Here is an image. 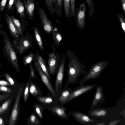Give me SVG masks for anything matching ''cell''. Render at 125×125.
Returning <instances> with one entry per match:
<instances>
[{
  "instance_id": "obj_1",
  "label": "cell",
  "mask_w": 125,
  "mask_h": 125,
  "mask_svg": "<svg viewBox=\"0 0 125 125\" xmlns=\"http://www.w3.org/2000/svg\"><path fill=\"white\" fill-rule=\"evenodd\" d=\"M67 57L70 60L68 64V79L66 87L69 84L76 83L77 78L82 74H85V71L82 65L74 54L70 50L65 52Z\"/></svg>"
},
{
  "instance_id": "obj_2",
  "label": "cell",
  "mask_w": 125,
  "mask_h": 125,
  "mask_svg": "<svg viewBox=\"0 0 125 125\" xmlns=\"http://www.w3.org/2000/svg\"><path fill=\"white\" fill-rule=\"evenodd\" d=\"M0 34L2 35L3 37V41L4 45L3 53L17 72H19L20 71V67L17 52L14 45L5 32L2 31Z\"/></svg>"
},
{
  "instance_id": "obj_3",
  "label": "cell",
  "mask_w": 125,
  "mask_h": 125,
  "mask_svg": "<svg viewBox=\"0 0 125 125\" xmlns=\"http://www.w3.org/2000/svg\"><path fill=\"white\" fill-rule=\"evenodd\" d=\"M108 64L107 61H100L94 64L89 71L85 74L84 77L79 83V84H83L90 79L94 80L98 78Z\"/></svg>"
},
{
  "instance_id": "obj_4",
  "label": "cell",
  "mask_w": 125,
  "mask_h": 125,
  "mask_svg": "<svg viewBox=\"0 0 125 125\" xmlns=\"http://www.w3.org/2000/svg\"><path fill=\"white\" fill-rule=\"evenodd\" d=\"M32 43V37L28 32L25 35L18 39L14 40L13 43L15 49L20 55L24 53L25 51L31 48Z\"/></svg>"
},
{
  "instance_id": "obj_5",
  "label": "cell",
  "mask_w": 125,
  "mask_h": 125,
  "mask_svg": "<svg viewBox=\"0 0 125 125\" xmlns=\"http://www.w3.org/2000/svg\"><path fill=\"white\" fill-rule=\"evenodd\" d=\"M22 87L21 86L15 98L8 123V125H15L19 119L20 110V100Z\"/></svg>"
},
{
  "instance_id": "obj_6",
  "label": "cell",
  "mask_w": 125,
  "mask_h": 125,
  "mask_svg": "<svg viewBox=\"0 0 125 125\" xmlns=\"http://www.w3.org/2000/svg\"><path fill=\"white\" fill-rule=\"evenodd\" d=\"M53 52L50 53L48 58V69L50 75L57 73L60 61V56L58 53H56L55 46L52 45Z\"/></svg>"
},
{
  "instance_id": "obj_7",
  "label": "cell",
  "mask_w": 125,
  "mask_h": 125,
  "mask_svg": "<svg viewBox=\"0 0 125 125\" xmlns=\"http://www.w3.org/2000/svg\"><path fill=\"white\" fill-rule=\"evenodd\" d=\"M113 108H105L103 107L95 108L90 109L88 115L91 117L97 119H105L108 117L110 113L114 110Z\"/></svg>"
},
{
  "instance_id": "obj_8",
  "label": "cell",
  "mask_w": 125,
  "mask_h": 125,
  "mask_svg": "<svg viewBox=\"0 0 125 125\" xmlns=\"http://www.w3.org/2000/svg\"><path fill=\"white\" fill-rule=\"evenodd\" d=\"M33 60L35 68L38 73L42 82L51 93L53 96H55V93L50 83L49 79L42 70L35 54Z\"/></svg>"
},
{
  "instance_id": "obj_9",
  "label": "cell",
  "mask_w": 125,
  "mask_h": 125,
  "mask_svg": "<svg viewBox=\"0 0 125 125\" xmlns=\"http://www.w3.org/2000/svg\"><path fill=\"white\" fill-rule=\"evenodd\" d=\"M72 115L77 122L85 125H95L100 121L91 117L88 115L79 111L73 112Z\"/></svg>"
},
{
  "instance_id": "obj_10",
  "label": "cell",
  "mask_w": 125,
  "mask_h": 125,
  "mask_svg": "<svg viewBox=\"0 0 125 125\" xmlns=\"http://www.w3.org/2000/svg\"><path fill=\"white\" fill-rule=\"evenodd\" d=\"M86 11V7L84 2L80 4L79 7L76 9V23L81 30L83 29L85 25Z\"/></svg>"
},
{
  "instance_id": "obj_11",
  "label": "cell",
  "mask_w": 125,
  "mask_h": 125,
  "mask_svg": "<svg viewBox=\"0 0 125 125\" xmlns=\"http://www.w3.org/2000/svg\"><path fill=\"white\" fill-rule=\"evenodd\" d=\"M96 86V85L94 84H89L85 85H83V84L80 85L73 91H72L66 103L88 92L95 88Z\"/></svg>"
},
{
  "instance_id": "obj_12",
  "label": "cell",
  "mask_w": 125,
  "mask_h": 125,
  "mask_svg": "<svg viewBox=\"0 0 125 125\" xmlns=\"http://www.w3.org/2000/svg\"><path fill=\"white\" fill-rule=\"evenodd\" d=\"M66 62L65 55L63 54L60 60L59 66L58 69L56 80L55 89L56 92H58L59 89L62 85L63 79L64 70V66Z\"/></svg>"
},
{
  "instance_id": "obj_13",
  "label": "cell",
  "mask_w": 125,
  "mask_h": 125,
  "mask_svg": "<svg viewBox=\"0 0 125 125\" xmlns=\"http://www.w3.org/2000/svg\"><path fill=\"white\" fill-rule=\"evenodd\" d=\"M39 11L44 30L46 33L49 34L52 32L54 27L44 10L42 8H39Z\"/></svg>"
},
{
  "instance_id": "obj_14",
  "label": "cell",
  "mask_w": 125,
  "mask_h": 125,
  "mask_svg": "<svg viewBox=\"0 0 125 125\" xmlns=\"http://www.w3.org/2000/svg\"><path fill=\"white\" fill-rule=\"evenodd\" d=\"M105 95L102 86H99L96 89L94 99L92 103L90 109L95 108L99 103L104 102Z\"/></svg>"
},
{
  "instance_id": "obj_15",
  "label": "cell",
  "mask_w": 125,
  "mask_h": 125,
  "mask_svg": "<svg viewBox=\"0 0 125 125\" xmlns=\"http://www.w3.org/2000/svg\"><path fill=\"white\" fill-rule=\"evenodd\" d=\"M24 3L29 19H33L35 8L34 0H24Z\"/></svg>"
},
{
  "instance_id": "obj_16",
  "label": "cell",
  "mask_w": 125,
  "mask_h": 125,
  "mask_svg": "<svg viewBox=\"0 0 125 125\" xmlns=\"http://www.w3.org/2000/svg\"><path fill=\"white\" fill-rule=\"evenodd\" d=\"M6 21L9 29L10 32L12 37L14 40L19 39L20 36L15 26L10 17L8 15L6 18Z\"/></svg>"
},
{
  "instance_id": "obj_17",
  "label": "cell",
  "mask_w": 125,
  "mask_h": 125,
  "mask_svg": "<svg viewBox=\"0 0 125 125\" xmlns=\"http://www.w3.org/2000/svg\"><path fill=\"white\" fill-rule=\"evenodd\" d=\"M34 54L43 72L47 76L49 79H50V74L44 60L40 55L38 52H37Z\"/></svg>"
},
{
  "instance_id": "obj_18",
  "label": "cell",
  "mask_w": 125,
  "mask_h": 125,
  "mask_svg": "<svg viewBox=\"0 0 125 125\" xmlns=\"http://www.w3.org/2000/svg\"><path fill=\"white\" fill-rule=\"evenodd\" d=\"M14 98V95L11 96L0 105V115L6 113L10 107Z\"/></svg>"
},
{
  "instance_id": "obj_19",
  "label": "cell",
  "mask_w": 125,
  "mask_h": 125,
  "mask_svg": "<svg viewBox=\"0 0 125 125\" xmlns=\"http://www.w3.org/2000/svg\"><path fill=\"white\" fill-rule=\"evenodd\" d=\"M35 41L40 50H43V46L42 37L40 32L37 27H35L34 28Z\"/></svg>"
},
{
  "instance_id": "obj_20",
  "label": "cell",
  "mask_w": 125,
  "mask_h": 125,
  "mask_svg": "<svg viewBox=\"0 0 125 125\" xmlns=\"http://www.w3.org/2000/svg\"><path fill=\"white\" fill-rule=\"evenodd\" d=\"M14 4L17 12L23 18L25 17L24 6L21 0H14Z\"/></svg>"
},
{
  "instance_id": "obj_21",
  "label": "cell",
  "mask_w": 125,
  "mask_h": 125,
  "mask_svg": "<svg viewBox=\"0 0 125 125\" xmlns=\"http://www.w3.org/2000/svg\"><path fill=\"white\" fill-rule=\"evenodd\" d=\"M11 20L17 31L20 36H23L24 30L20 21L13 15H11Z\"/></svg>"
},
{
  "instance_id": "obj_22",
  "label": "cell",
  "mask_w": 125,
  "mask_h": 125,
  "mask_svg": "<svg viewBox=\"0 0 125 125\" xmlns=\"http://www.w3.org/2000/svg\"><path fill=\"white\" fill-rule=\"evenodd\" d=\"M52 111L59 116L62 117H64L67 119L68 117L65 112V108L58 106H55L52 108Z\"/></svg>"
},
{
  "instance_id": "obj_23",
  "label": "cell",
  "mask_w": 125,
  "mask_h": 125,
  "mask_svg": "<svg viewBox=\"0 0 125 125\" xmlns=\"http://www.w3.org/2000/svg\"><path fill=\"white\" fill-rule=\"evenodd\" d=\"M54 45L55 46H59L62 39V34L58 31H54L53 29L52 31Z\"/></svg>"
},
{
  "instance_id": "obj_24",
  "label": "cell",
  "mask_w": 125,
  "mask_h": 125,
  "mask_svg": "<svg viewBox=\"0 0 125 125\" xmlns=\"http://www.w3.org/2000/svg\"><path fill=\"white\" fill-rule=\"evenodd\" d=\"M72 89L67 88L63 91L60 95L59 100L62 104L66 103L72 91Z\"/></svg>"
},
{
  "instance_id": "obj_25",
  "label": "cell",
  "mask_w": 125,
  "mask_h": 125,
  "mask_svg": "<svg viewBox=\"0 0 125 125\" xmlns=\"http://www.w3.org/2000/svg\"><path fill=\"white\" fill-rule=\"evenodd\" d=\"M65 16L68 18L70 17V0H63Z\"/></svg>"
},
{
  "instance_id": "obj_26",
  "label": "cell",
  "mask_w": 125,
  "mask_h": 125,
  "mask_svg": "<svg viewBox=\"0 0 125 125\" xmlns=\"http://www.w3.org/2000/svg\"><path fill=\"white\" fill-rule=\"evenodd\" d=\"M34 54L31 52L29 54L25 55L23 58L22 62L24 66L32 62Z\"/></svg>"
},
{
  "instance_id": "obj_27",
  "label": "cell",
  "mask_w": 125,
  "mask_h": 125,
  "mask_svg": "<svg viewBox=\"0 0 125 125\" xmlns=\"http://www.w3.org/2000/svg\"><path fill=\"white\" fill-rule=\"evenodd\" d=\"M29 91L30 93L33 96H37L40 94V92L35 85L32 82L30 83Z\"/></svg>"
},
{
  "instance_id": "obj_28",
  "label": "cell",
  "mask_w": 125,
  "mask_h": 125,
  "mask_svg": "<svg viewBox=\"0 0 125 125\" xmlns=\"http://www.w3.org/2000/svg\"><path fill=\"white\" fill-rule=\"evenodd\" d=\"M37 98L39 101L44 104H50L52 103L53 102V99L51 97L49 96H39L37 97Z\"/></svg>"
},
{
  "instance_id": "obj_29",
  "label": "cell",
  "mask_w": 125,
  "mask_h": 125,
  "mask_svg": "<svg viewBox=\"0 0 125 125\" xmlns=\"http://www.w3.org/2000/svg\"><path fill=\"white\" fill-rule=\"evenodd\" d=\"M117 16L120 23V25L125 34V15L122 13H117Z\"/></svg>"
},
{
  "instance_id": "obj_30",
  "label": "cell",
  "mask_w": 125,
  "mask_h": 125,
  "mask_svg": "<svg viewBox=\"0 0 125 125\" xmlns=\"http://www.w3.org/2000/svg\"><path fill=\"white\" fill-rule=\"evenodd\" d=\"M89 7V17L91 18L94 12V2L93 0H85Z\"/></svg>"
},
{
  "instance_id": "obj_31",
  "label": "cell",
  "mask_w": 125,
  "mask_h": 125,
  "mask_svg": "<svg viewBox=\"0 0 125 125\" xmlns=\"http://www.w3.org/2000/svg\"><path fill=\"white\" fill-rule=\"evenodd\" d=\"M31 79L29 78V80L27 82L25 86L23 95V100L24 102H26L27 100L29 95V88L30 81Z\"/></svg>"
},
{
  "instance_id": "obj_32",
  "label": "cell",
  "mask_w": 125,
  "mask_h": 125,
  "mask_svg": "<svg viewBox=\"0 0 125 125\" xmlns=\"http://www.w3.org/2000/svg\"><path fill=\"white\" fill-rule=\"evenodd\" d=\"M28 122L31 124L38 125L40 122L36 116L34 114H31L28 119Z\"/></svg>"
},
{
  "instance_id": "obj_33",
  "label": "cell",
  "mask_w": 125,
  "mask_h": 125,
  "mask_svg": "<svg viewBox=\"0 0 125 125\" xmlns=\"http://www.w3.org/2000/svg\"><path fill=\"white\" fill-rule=\"evenodd\" d=\"M70 17H75V0H70Z\"/></svg>"
},
{
  "instance_id": "obj_34",
  "label": "cell",
  "mask_w": 125,
  "mask_h": 125,
  "mask_svg": "<svg viewBox=\"0 0 125 125\" xmlns=\"http://www.w3.org/2000/svg\"><path fill=\"white\" fill-rule=\"evenodd\" d=\"M13 92V90L10 88L4 86H0V93L12 94Z\"/></svg>"
},
{
  "instance_id": "obj_35",
  "label": "cell",
  "mask_w": 125,
  "mask_h": 125,
  "mask_svg": "<svg viewBox=\"0 0 125 125\" xmlns=\"http://www.w3.org/2000/svg\"><path fill=\"white\" fill-rule=\"evenodd\" d=\"M46 4L50 11H52L53 5L56 4V0H45Z\"/></svg>"
},
{
  "instance_id": "obj_36",
  "label": "cell",
  "mask_w": 125,
  "mask_h": 125,
  "mask_svg": "<svg viewBox=\"0 0 125 125\" xmlns=\"http://www.w3.org/2000/svg\"><path fill=\"white\" fill-rule=\"evenodd\" d=\"M4 74L6 79L9 83L10 85L15 86V82L13 79L8 73H5Z\"/></svg>"
},
{
  "instance_id": "obj_37",
  "label": "cell",
  "mask_w": 125,
  "mask_h": 125,
  "mask_svg": "<svg viewBox=\"0 0 125 125\" xmlns=\"http://www.w3.org/2000/svg\"><path fill=\"white\" fill-rule=\"evenodd\" d=\"M29 65V66L30 70V76L29 78L31 79L35 78H36L35 71L34 68L33 67L32 62H31Z\"/></svg>"
},
{
  "instance_id": "obj_38",
  "label": "cell",
  "mask_w": 125,
  "mask_h": 125,
  "mask_svg": "<svg viewBox=\"0 0 125 125\" xmlns=\"http://www.w3.org/2000/svg\"><path fill=\"white\" fill-rule=\"evenodd\" d=\"M34 109L36 113L38 116L41 119H42L43 116L42 110L40 106L38 105H36L34 106Z\"/></svg>"
},
{
  "instance_id": "obj_39",
  "label": "cell",
  "mask_w": 125,
  "mask_h": 125,
  "mask_svg": "<svg viewBox=\"0 0 125 125\" xmlns=\"http://www.w3.org/2000/svg\"><path fill=\"white\" fill-rule=\"evenodd\" d=\"M11 96L12 94H0V103L4 102Z\"/></svg>"
},
{
  "instance_id": "obj_40",
  "label": "cell",
  "mask_w": 125,
  "mask_h": 125,
  "mask_svg": "<svg viewBox=\"0 0 125 125\" xmlns=\"http://www.w3.org/2000/svg\"><path fill=\"white\" fill-rule=\"evenodd\" d=\"M8 0H1L0 2V10L1 11L4 9Z\"/></svg>"
},
{
  "instance_id": "obj_41",
  "label": "cell",
  "mask_w": 125,
  "mask_h": 125,
  "mask_svg": "<svg viewBox=\"0 0 125 125\" xmlns=\"http://www.w3.org/2000/svg\"><path fill=\"white\" fill-rule=\"evenodd\" d=\"M62 0H56V7L59 9H62Z\"/></svg>"
},
{
  "instance_id": "obj_42",
  "label": "cell",
  "mask_w": 125,
  "mask_h": 125,
  "mask_svg": "<svg viewBox=\"0 0 125 125\" xmlns=\"http://www.w3.org/2000/svg\"><path fill=\"white\" fill-rule=\"evenodd\" d=\"M122 10L123 14L125 15V0H120Z\"/></svg>"
},
{
  "instance_id": "obj_43",
  "label": "cell",
  "mask_w": 125,
  "mask_h": 125,
  "mask_svg": "<svg viewBox=\"0 0 125 125\" xmlns=\"http://www.w3.org/2000/svg\"><path fill=\"white\" fill-rule=\"evenodd\" d=\"M120 119H115L110 121L109 123L107 125H117L120 121Z\"/></svg>"
},
{
  "instance_id": "obj_44",
  "label": "cell",
  "mask_w": 125,
  "mask_h": 125,
  "mask_svg": "<svg viewBox=\"0 0 125 125\" xmlns=\"http://www.w3.org/2000/svg\"><path fill=\"white\" fill-rule=\"evenodd\" d=\"M9 85H10L8 81L4 80H0V86H8Z\"/></svg>"
},
{
  "instance_id": "obj_45",
  "label": "cell",
  "mask_w": 125,
  "mask_h": 125,
  "mask_svg": "<svg viewBox=\"0 0 125 125\" xmlns=\"http://www.w3.org/2000/svg\"><path fill=\"white\" fill-rule=\"evenodd\" d=\"M14 0H9L7 8L8 9L10 10L11 9Z\"/></svg>"
},
{
  "instance_id": "obj_46",
  "label": "cell",
  "mask_w": 125,
  "mask_h": 125,
  "mask_svg": "<svg viewBox=\"0 0 125 125\" xmlns=\"http://www.w3.org/2000/svg\"><path fill=\"white\" fill-rule=\"evenodd\" d=\"M5 121L4 119L1 115H0V125H5Z\"/></svg>"
},
{
  "instance_id": "obj_47",
  "label": "cell",
  "mask_w": 125,
  "mask_h": 125,
  "mask_svg": "<svg viewBox=\"0 0 125 125\" xmlns=\"http://www.w3.org/2000/svg\"><path fill=\"white\" fill-rule=\"evenodd\" d=\"M106 123L104 122H101L100 121L99 122L96 124L95 125H106Z\"/></svg>"
},
{
  "instance_id": "obj_48",
  "label": "cell",
  "mask_w": 125,
  "mask_h": 125,
  "mask_svg": "<svg viewBox=\"0 0 125 125\" xmlns=\"http://www.w3.org/2000/svg\"><path fill=\"white\" fill-rule=\"evenodd\" d=\"M2 31V30L0 29V32L1 31Z\"/></svg>"
},
{
  "instance_id": "obj_49",
  "label": "cell",
  "mask_w": 125,
  "mask_h": 125,
  "mask_svg": "<svg viewBox=\"0 0 125 125\" xmlns=\"http://www.w3.org/2000/svg\"><path fill=\"white\" fill-rule=\"evenodd\" d=\"M1 64H0V69L1 68Z\"/></svg>"
}]
</instances>
